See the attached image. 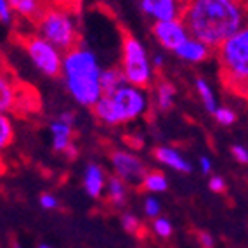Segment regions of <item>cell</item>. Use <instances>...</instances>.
<instances>
[{"instance_id":"6da1fadb","label":"cell","mask_w":248,"mask_h":248,"mask_svg":"<svg viewBox=\"0 0 248 248\" xmlns=\"http://www.w3.org/2000/svg\"><path fill=\"white\" fill-rule=\"evenodd\" d=\"M245 0H184L181 17L189 37L214 49L245 28Z\"/></svg>"},{"instance_id":"7a4b0ae2","label":"cell","mask_w":248,"mask_h":248,"mask_svg":"<svg viewBox=\"0 0 248 248\" xmlns=\"http://www.w3.org/2000/svg\"><path fill=\"white\" fill-rule=\"evenodd\" d=\"M61 75L70 94L82 106L92 108L103 95L99 83L101 68L92 50L82 46L68 50L62 58Z\"/></svg>"},{"instance_id":"3957f363","label":"cell","mask_w":248,"mask_h":248,"mask_svg":"<svg viewBox=\"0 0 248 248\" xmlns=\"http://www.w3.org/2000/svg\"><path fill=\"white\" fill-rule=\"evenodd\" d=\"M220 78L226 89L247 97L248 87V30L243 28L219 47Z\"/></svg>"},{"instance_id":"277c9868","label":"cell","mask_w":248,"mask_h":248,"mask_svg":"<svg viewBox=\"0 0 248 248\" xmlns=\"http://www.w3.org/2000/svg\"><path fill=\"white\" fill-rule=\"evenodd\" d=\"M148 97L142 89L132 85H122L113 94L101 95L92 106L95 118L106 125H122L136 120L146 111Z\"/></svg>"},{"instance_id":"5b68a950","label":"cell","mask_w":248,"mask_h":248,"mask_svg":"<svg viewBox=\"0 0 248 248\" xmlns=\"http://www.w3.org/2000/svg\"><path fill=\"white\" fill-rule=\"evenodd\" d=\"M38 37H42L59 52L66 54L68 50L80 46V31L73 19V13L58 7H47L44 16L37 25Z\"/></svg>"},{"instance_id":"8992f818","label":"cell","mask_w":248,"mask_h":248,"mask_svg":"<svg viewBox=\"0 0 248 248\" xmlns=\"http://www.w3.org/2000/svg\"><path fill=\"white\" fill-rule=\"evenodd\" d=\"M122 73L127 85L137 89H148L153 80V71L148 54L141 42L132 33L122 31Z\"/></svg>"},{"instance_id":"52a82bcc","label":"cell","mask_w":248,"mask_h":248,"mask_svg":"<svg viewBox=\"0 0 248 248\" xmlns=\"http://www.w3.org/2000/svg\"><path fill=\"white\" fill-rule=\"evenodd\" d=\"M17 42L42 73L50 78L61 77L62 54L56 47H52L37 33H21L17 35Z\"/></svg>"},{"instance_id":"ba28073f","label":"cell","mask_w":248,"mask_h":248,"mask_svg":"<svg viewBox=\"0 0 248 248\" xmlns=\"http://www.w3.org/2000/svg\"><path fill=\"white\" fill-rule=\"evenodd\" d=\"M113 169L116 177L122 179L125 184H141L142 177L146 175V167L136 155L127 151H115L111 155Z\"/></svg>"},{"instance_id":"9c48e42d","label":"cell","mask_w":248,"mask_h":248,"mask_svg":"<svg viewBox=\"0 0 248 248\" xmlns=\"http://www.w3.org/2000/svg\"><path fill=\"white\" fill-rule=\"evenodd\" d=\"M153 35L160 42V46L167 50H175L182 42L189 37L186 26L182 25L181 19L155 21Z\"/></svg>"},{"instance_id":"30bf717a","label":"cell","mask_w":248,"mask_h":248,"mask_svg":"<svg viewBox=\"0 0 248 248\" xmlns=\"http://www.w3.org/2000/svg\"><path fill=\"white\" fill-rule=\"evenodd\" d=\"M23 83L14 77L9 68H5L4 61L0 59V113L14 111L17 94Z\"/></svg>"},{"instance_id":"8fae6325","label":"cell","mask_w":248,"mask_h":248,"mask_svg":"<svg viewBox=\"0 0 248 248\" xmlns=\"http://www.w3.org/2000/svg\"><path fill=\"white\" fill-rule=\"evenodd\" d=\"M142 13L155 21L179 19L184 7V0H139Z\"/></svg>"},{"instance_id":"7c38bea8","label":"cell","mask_w":248,"mask_h":248,"mask_svg":"<svg viewBox=\"0 0 248 248\" xmlns=\"http://www.w3.org/2000/svg\"><path fill=\"white\" fill-rule=\"evenodd\" d=\"M52 132V148L58 153H66L70 158L77 156V148L73 144V125H68L61 120H56L50 124Z\"/></svg>"},{"instance_id":"4fadbf2b","label":"cell","mask_w":248,"mask_h":248,"mask_svg":"<svg viewBox=\"0 0 248 248\" xmlns=\"http://www.w3.org/2000/svg\"><path fill=\"white\" fill-rule=\"evenodd\" d=\"M7 4L11 13H16L31 25H37L49 7L46 0H7Z\"/></svg>"},{"instance_id":"5bb4252c","label":"cell","mask_w":248,"mask_h":248,"mask_svg":"<svg viewBox=\"0 0 248 248\" xmlns=\"http://www.w3.org/2000/svg\"><path fill=\"white\" fill-rule=\"evenodd\" d=\"M174 52H175V56H179V58L184 59V61L202 62L210 56V47H207L205 44L196 40V38L187 37Z\"/></svg>"},{"instance_id":"9a60e30c","label":"cell","mask_w":248,"mask_h":248,"mask_svg":"<svg viewBox=\"0 0 248 248\" xmlns=\"http://www.w3.org/2000/svg\"><path fill=\"white\" fill-rule=\"evenodd\" d=\"M106 186V177H104V170L95 163H91L83 174V187L87 191L91 198H99Z\"/></svg>"},{"instance_id":"2e32d148","label":"cell","mask_w":248,"mask_h":248,"mask_svg":"<svg viewBox=\"0 0 248 248\" xmlns=\"http://www.w3.org/2000/svg\"><path fill=\"white\" fill-rule=\"evenodd\" d=\"M153 155H155V158L160 161V163L170 167V169L177 170V172H186V174H189L191 170H193V167H191L189 161L184 160V158H182L181 155H179L177 151H175V149H172V148L160 146V148L155 149Z\"/></svg>"},{"instance_id":"e0dca14e","label":"cell","mask_w":248,"mask_h":248,"mask_svg":"<svg viewBox=\"0 0 248 248\" xmlns=\"http://www.w3.org/2000/svg\"><path fill=\"white\" fill-rule=\"evenodd\" d=\"M99 83H101V92H103V95H109V94H113L116 89H120L122 85H125L127 82H125V77L120 68H108V70L101 71Z\"/></svg>"},{"instance_id":"ac0fdd59","label":"cell","mask_w":248,"mask_h":248,"mask_svg":"<svg viewBox=\"0 0 248 248\" xmlns=\"http://www.w3.org/2000/svg\"><path fill=\"white\" fill-rule=\"evenodd\" d=\"M108 200L115 208H124L127 203V186L122 179L109 177L108 179Z\"/></svg>"},{"instance_id":"d6986e66","label":"cell","mask_w":248,"mask_h":248,"mask_svg":"<svg viewBox=\"0 0 248 248\" xmlns=\"http://www.w3.org/2000/svg\"><path fill=\"white\" fill-rule=\"evenodd\" d=\"M175 89L167 80H158L156 83V106L160 111H169L174 106Z\"/></svg>"},{"instance_id":"ffe728a7","label":"cell","mask_w":248,"mask_h":248,"mask_svg":"<svg viewBox=\"0 0 248 248\" xmlns=\"http://www.w3.org/2000/svg\"><path fill=\"white\" fill-rule=\"evenodd\" d=\"M141 186L149 193H163L169 187V181L161 172L153 170V172H146V175L141 181Z\"/></svg>"},{"instance_id":"44dd1931","label":"cell","mask_w":248,"mask_h":248,"mask_svg":"<svg viewBox=\"0 0 248 248\" xmlns=\"http://www.w3.org/2000/svg\"><path fill=\"white\" fill-rule=\"evenodd\" d=\"M196 91H198V95L202 97L205 108H207V111L214 113L215 108H217V103H215L214 92H212V89H210V85L207 83V80L196 78Z\"/></svg>"},{"instance_id":"7402d4cb","label":"cell","mask_w":248,"mask_h":248,"mask_svg":"<svg viewBox=\"0 0 248 248\" xmlns=\"http://www.w3.org/2000/svg\"><path fill=\"white\" fill-rule=\"evenodd\" d=\"M14 141V127L7 115L0 113V151Z\"/></svg>"},{"instance_id":"603a6c76","label":"cell","mask_w":248,"mask_h":248,"mask_svg":"<svg viewBox=\"0 0 248 248\" xmlns=\"http://www.w3.org/2000/svg\"><path fill=\"white\" fill-rule=\"evenodd\" d=\"M153 231H155V234H158L160 238L167 240V238H170V236H172V231H174V228H172L170 220L165 219V217H155V220H153Z\"/></svg>"},{"instance_id":"cb8c5ba5","label":"cell","mask_w":248,"mask_h":248,"mask_svg":"<svg viewBox=\"0 0 248 248\" xmlns=\"http://www.w3.org/2000/svg\"><path fill=\"white\" fill-rule=\"evenodd\" d=\"M122 226L128 234H141L142 222L137 219L134 214H124L122 215Z\"/></svg>"},{"instance_id":"d4e9b609","label":"cell","mask_w":248,"mask_h":248,"mask_svg":"<svg viewBox=\"0 0 248 248\" xmlns=\"http://www.w3.org/2000/svg\"><path fill=\"white\" fill-rule=\"evenodd\" d=\"M214 116L220 125H226V127H228V125H232L236 122V113L232 111L231 108H226V106L215 108Z\"/></svg>"},{"instance_id":"484cf974","label":"cell","mask_w":248,"mask_h":248,"mask_svg":"<svg viewBox=\"0 0 248 248\" xmlns=\"http://www.w3.org/2000/svg\"><path fill=\"white\" fill-rule=\"evenodd\" d=\"M50 7H58V9H64V11H70V13L77 14L80 5V0H46Z\"/></svg>"},{"instance_id":"4316f807","label":"cell","mask_w":248,"mask_h":248,"mask_svg":"<svg viewBox=\"0 0 248 248\" xmlns=\"http://www.w3.org/2000/svg\"><path fill=\"white\" fill-rule=\"evenodd\" d=\"M144 212L148 217L155 219L160 215V202L156 198H146L144 200Z\"/></svg>"},{"instance_id":"83f0119b","label":"cell","mask_w":248,"mask_h":248,"mask_svg":"<svg viewBox=\"0 0 248 248\" xmlns=\"http://www.w3.org/2000/svg\"><path fill=\"white\" fill-rule=\"evenodd\" d=\"M231 153H232V156H234V160L238 161V163H241V165H247V163H248V149L245 148V146L234 144L231 148Z\"/></svg>"},{"instance_id":"f1b7e54d","label":"cell","mask_w":248,"mask_h":248,"mask_svg":"<svg viewBox=\"0 0 248 248\" xmlns=\"http://www.w3.org/2000/svg\"><path fill=\"white\" fill-rule=\"evenodd\" d=\"M208 187H210V191L217 193V195H220V193H224V191L228 189L226 181L222 177H219V175H212L210 181H208Z\"/></svg>"},{"instance_id":"f546056e","label":"cell","mask_w":248,"mask_h":248,"mask_svg":"<svg viewBox=\"0 0 248 248\" xmlns=\"http://www.w3.org/2000/svg\"><path fill=\"white\" fill-rule=\"evenodd\" d=\"M40 205H42V208H46V210H54V208L59 205V202H58V198L54 195H50V193H44V195L40 196Z\"/></svg>"},{"instance_id":"4dcf8cb0","label":"cell","mask_w":248,"mask_h":248,"mask_svg":"<svg viewBox=\"0 0 248 248\" xmlns=\"http://www.w3.org/2000/svg\"><path fill=\"white\" fill-rule=\"evenodd\" d=\"M13 19V13H11V9H9V4L7 0H0V21L9 25Z\"/></svg>"},{"instance_id":"1f68e13d","label":"cell","mask_w":248,"mask_h":248,"mask_svg":"<svg viewBox=\"0 0 248 248\" xmlns=\"http://www.w3.org/2000/svg\"><path fill=\"white\" fill-rule=\"evenodd\" d=\"M200 245H202V248H214L215 241L208 232H200Z\"/></svg>"},{"instance_id":"d6a6232c","label":"cell","mask_w":248,"mask_h":248,"mask_svg":"<svg viewBox=\"0 0 248 248\" xmlns=\"http://www.w3.org/2000/svg\"><path fill=\"white\" fill-rule=\"evenodd\" d=\"M200 167H202V172L205 175H208L212 172V161L208 160L207 156H202V158H200Z\"/></svg>"},{"instance_id":"836d02e7","label":"cell","mask_w":248,"mask_h":248,"mask_svg":"<svg viewBox=\"0 0 248 248\" xmlns=\"http://www.w3.org/2000/svg\"><path fill=\"white\" fill-rule=\"evenodd\" d=\"M59 120L64 122V124H68V125H73L75 124V115H73V113H70V111H66V113H62V115L59 116Z\"/></svg>"},{"instance_id":"e575fe53","label":"cell","mask_w":248,"mask_h":248,"mask_svg":"<svg viewBox=\"0 0 248 248\" xmlns=\"http://www.w3.org/2000/svg\"><path fill=\"white\" fill-rule=\"evenodd\" d=\"M153 64L160 68L161 64H163V58H161V56H155V58H153Z\"/></svg>"},{"instance_id":"d590c367","label":"cell","mask_w":248,"mask_h":248,"mask_svg":"<svg viewBox=\"0 0 248 248\" xmlns=\"http://www.w3.org/2000/svg\"><path fill=\"white\" fill-rule=\"evenodd\" d=\"M38 248H50V247H49V245H40Z\"/></svg>"},{"instance_id":"8d00e7d4","label":"cell","mask_w":248,"mask_h":248,"mask_svg":"<svg viewBox=\"0 0 248 248\" xmlns=\"http://www.w3.org/2000/svg\"><path fill=\"white\" fill-rule=\"evenodd\" d=\"M14 248H21V247H19V245H14Z\"/></svg>"}]
</instances>
